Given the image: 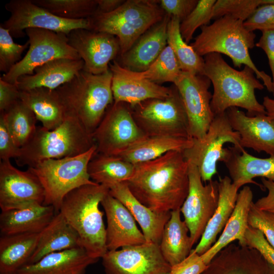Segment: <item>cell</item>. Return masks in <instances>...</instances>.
<instances>
[{
  "instance_id": "1",
  "label": "cell",
  "mask_w": 274,
  "mask_h": 274,
  "mask_svg": "<svg viewBox=\"0 0 274 274\" xmlns=\"http://www.w3.org/2000/svg\"><path fill=\"white\" fill-rule=\"evenodd\" d=\"M125 182L138 200L154 211L180 209L189 191L188 163L183 152L170 151L135 164L133 174Z\"/></svg>"
},
{
  "instance_id": "2",
  "label": "cell",
  "mask_w": 274,
  "mask_h": 274,
  "mask_svg": "<svg viewBox=\"0 0 274 274\" xmlns=\"http://www.w3.org/2000/svg\"><path fill=\"white\" fill-rule=\"evenodd\" d=\"M204 60V76L213 86L211 108L215 116L232 107L245 109L250 116L266 114L255 95V90H262L264 86L252 69L245 66L242 71H237L217 53L206 55Z\"/></svg>"
},
{
  "instance_id": "3",
  "label": "cell",
  "mask_w": 274,
  "mask_h": 274,
  "mask_svg": "<svg viewBox=\"0 0 274 274\" xmlns=\"http://www.w3.org/2000/svg\"><path fill=\"white\" fill-rule=\"evenodd\" d=\"M109 188L94 183L78 187L63 199L59 212L78 233L89 255L102 258L107 252L106 228L99 205Z\"/></svg>"
},
{
  "instance_id": "4",
  "label": "cell",
  "mask_w": 274,
  "mask_h": 274,
  "mask_svg": "<svg viewBox=\"0 0 274 274\" xmlns=\"http://www.w3.org/2000/svg\"><path fill=\"white\" fill-rule=\"evenodd\" d=\"M112 79L110 69L98 75L82 70L71 81L55 89L65 117L76 118L92 134L114 103Z\"/></svg>"
},
{
  "instance_id": "5",
  "label": "cell",
  "mask_w": 274,
  "mask_h": 274,
  "mask_svg": "<svg viewBox=\"0 0 274 274\" xmlns=\"http://www.w3.org/2000/svg\"><path fill=\"white\" fill-rule=\"evenodd\" d=\"M244 22L228 15L219 18L201 27L200 33L190 45L201 57L213 53L223 54L231 59L234 66H249L268 91L272 93V78L259 71L250 57L249 50L255 46L256 35L246 28Z\"/></svg>"
},
{
  "instance_id": "6",
  "label": "cell",
  "mask_w": 274,
  "mask_h": 274,
  "mask_svg": "<svg viewBox=\"0 0 274 274\" xmlns=\"http://www.w3.org/2000/svg\"><path fill=\"white\" fill-rule=\"evenodd\" d=\"M95 145L92 134L77 119L66 117L57 127L48 130L37 126L15 158L20 166H32L49 159H60L82 154Z\"/></svg>"
},
{
  "instance_id": "7",
  "label": "cell",
  "mask_w": 274,
  "mask_h": 274,
  "mask_svg": "<svg viewBox=\"0 0 274 274\" xmlns=\"http://www.w3.org/2000/svg\"><path fill=\"white\" fill-rule=\"evenodd\" d=\"M158 1L127 0L115 11L89 18L91 30L112 35L118 39L120 56L145 32L162 20L165 12Z\"/></svg>"
},
{
  "instance_id": "8",
  "label": "cell",
  "mask_w": 274,
  "mask_h": 274,
  "mask_svg": "<svg viewBox=\"0 0 274 274\" xmlns=\"http://www.w3.org/2000/svg\"><path fill=\"white\" fill-rule=\"evenodd\" d=\"M96 151L95 145L82 154L45 160L28 167L44 189L43 205L53 206L58 213L67 194L82 185L95 183L90 180L87 168Z\"/></svg>"
},
{
  "instance_id": "9",
  "label": "cell",
  "mask_w": 274,
  "mask_h": 274,
  "mask_svg": "<svg viewBox=\"0 0 274 274\" xmlns=\"http://www.w3.org/2000/svg\"><path fill=\"white\" fill-rule=\"evenodd\" d=\"M130 108L136 124L146 136L191 138L186 112L174 84L167 97L148 99Z\"/></svg>"
},
{
  "instance_id": "10",
  "label": "cell",
  "mask_w": 274,
  "mask_h": 274,
  "mask_svg": "<svg viewBox=\"0 0 274 274\" xmlns=\"http://www.w3.org/2000/svg\"><path fill=\"white\" fill-rule=\"evenodd\" d=\"M240 136L231 127L226 112L216 115L208 130L201 139H193L192 145L183 151L186 160L195 165L203 182H210L217 173V164L225 161L228 148L224 147L231 143L242 151Z\"/></svg>"
},
{
  "instance_id": "11",
  "label": "cell",
  "mask_w": 274,
  "mask_h": 274,
  "mask_svg": "<svg viewBox=\"0 0 274 274\" xmlns=\"http://www.w3.org/2000/svg\"><path fill=\"white\" fill-rule=\"evenodd\" d=\"M25 32L29 49L22 59L0 78L6 82L16 85L21 76L32 75L36 68L55 59H81L63 33L39 28H27Z\"/></svg>"
},
{
  "instance_id": "12",
  "label": "cell",
  "mask_w": 274,
  "mask_h": 274,
  "mask_svg": "<svg viewBox=\"0 0 274 274\" xmlns=\"http://www.w3.org/2000/svg\"><path fill=\"white\" fill-rule=\"evenodd\" d=\"M96 152L116 156L146 136L136 124L130 106L113 103L92 134Z\"/></svg>"
},
{
  "instance_id": "13",
  "label": "cell",
  "mask_w": 274,
  "mask_h": 274,
  "mask_svg": "<svg viewBox=\"0 0 274 274\" xmlns=\"http://www.w3.org/2000/svg\"><path fill=\"white\" fill-rule=\"evenodd\" d=\"M10 17L1 25L9 30L12 37H23L27 28H39L67 36L72 30H91L89 18L71 20L58 17L35 4L32 0H11L5 5Z\"/></svg>"
},
{
  "instance_id": "14",
  "label": "cell",
  "mask_w": 274,
  "mask_h": 274,
  "mask_svg": "<svg viewBox=\"0 0 274 274\" xmlns=\"http://www.w3.org/2000/svg\"><path fill=\"white\" fill-rule=\"evenodd\" d=\"M188 163L189 191L180 208L193 246L199 241L218 203V181L203 184L197 167Z\"/></svg>"
},
{
  "instance_id": "15",
  "label": "cell",
  "mask_w": 274,
  "mask_h": 274,
  "mask_svg": "<svg viewBox=\"0 0 274 274\" xmlns=\"http://www.w3.org/2000/svg\"><path fill=\"white\" fill-rule=\"evenodd\" d=\"M211 84L210 80L204 75L183 72L174 84L183 102L191 138H202L215 117L211 108Z\"/></svg>"
},
{
  "instance_id": "16",
  "label": "cell",
  "mask_w": 274,
  "mask_h": 274,
  "mask_svg": "<svg viewBox=\"0 0 274 274\" xmlns=\"http://www.w3.org/2000/svg\"><path fill=\"white\" fill-rule=\"evenodd\" d=\"M101 258L106 274H164L171 269L159 245L150 242L108 251Z\"/></svg>"
},
{
  "instance_id": "17",
  "label": "cell",
  "mask_w": 274,
  "mask_h": 274,
  "mask_svg": "<svg viewBox=\"0 0 274 274\" xmlns=\"http://www.w3.org/2000/svg\"><path fill=\"white\" fill-rule=\"evenodd\" d=\"M44 189L38 178L28 169L20 170L10 160L0 163V208L2 211L43 204Z\"/></svg>"
},
{
  "instance_id": "18",
  "label": "cell",
  "mask_w": 274,
  "mask_h": 274,
  "mask_svg": "<svg viewBox=\"0 0 274 274\" xmlns=\"http://www.w3.org/2000/svg\"><path fill=\"white\" fill-rule=\"evenodd\" d=\"M69 45L84 61L83 70L94 75L106 73L120 53L118 39L104 32L78 28L67 36Z\"/></svg>"
},
{
  "instance_id": "19",
  "label": "cell",
  "mask_w": 274,
  "mask_h": 274,
  "mask_svg": "<svg viewBox=\"0 0 274 274\" xmlns=\"http://www.w3.org/2000/svg\"><path fill=\"white\" fill-rule=\"evenodd\" d=\"M201 274H274V265L257 249L232 243L213 258Z\"/></svg>"
},
{
  "instance_id": "20",
  "label": "cell",
  "mask_w": 274,
  "mask_h": 274,
  "mask_svg": "<svg viewBox=\"0 0 274 274\" xmlns=\"http://www.w3.org/2000/svg\"><path fill=\"white\" fill-rule=\"evenodd\" d=\"M226 114L231 127L239 135L243 149L274 155L273 119L266 114L250 116L235 107L228 109Z\"/></svg>"
},
{
  "instance_id": "21",
  "label": "cell",
  "mask_w": 274,
  "mask_h": 274,
  "mask_svg": "<svg viewBox=\"0 0 274 274\" xmlns=\"http://www.w3.org/2000/svg\"><path fill=\"white\" fill-rule=\"evenodd\" d=\"M107 218L106 245L108 251L141 245L146 242L136 221L127 208L109 192L101 201Z\"/></svg>"
},
{
  "instance_id": "22",
  "label": "cell",
  "mask_w": 274,
  "mask_h": 274,
  "mask_svg": "<svg viewBox=\"0 0 274 274\" xmlns=\"http://www.w3.org/2000/svg\"><path fill=\"white\" fill-rule=\"evenodd\" d=\"M112 74V90L114 102H124L132 107L150 98H162L169 96L172 87H166L146 79L133 76L130 70L115 60L109 64Z\"/></svg>"
},
{
  "instance_id": "23",
  "label": "cell",
  "mask_w": 274,
  "mask_h": 274,
  "mask_svg": "<svg viewBox=\"0 0 274 274\" xmlns=\"http://www.w3.org/2000/svg\"><path fill=\"white\" fill-rule=\"evenodd\" d=\"M171 16L165 14L160 22L151 27L121 55L123 67L135 72L146 71L157 59L167 42V25Z\"/></svg>"
},
{
  "instance_id": "24",
  "label": "cell",
  "mask_w": 274,
  "mask_h": 274,
  "mask_svg": "<svg viewBox=\"0 0 274 274\" xmlns=\"http://www.w3.org/2000/svg\"><path fill=\"white\" fill-rule=\"evenodd\" d=\"M109 193L129 211L141 228L146 242L159 244L171 212L154 211L142 203L132 194L125 182L109 187Z\"/></svg>"
},
{
  "instance_id": "25",
  "label": "cell",
  "mask_w": 274,
  "mask_h": 274,
  "mask_svg": "<svg viewBox=\"0 0 274 274\" xmlns=\"http://www.w3.org/2000/svg\"><path fill=\"white\" fill-rule=\"evenodd\" d=\"M82 59L59 58L35 68L32 75L19 77L16 85L20 91L36 88L55 90L71 81L84 67Z\"/></svg>"
},
{
  "instance_id": "26",
  "label": "cell",
  "mask_w": 274,
  "mask_h": 274,
  "mask_svg": "<svg viewBox=\"0 0 274 274\" xmlns=\"http://www.w3.org/2000/svg\"><path fill=\"white\" fill-rule=\"evenodd\" d=\"M98 260L83 247H78L49 254L36 263L22 266L16 274H84Z\"/></svg>"
},
{
  "instance_id": "27",
  "label": "cell",
  "mask_w": 274,
  "mask_h": 274,
  "mask_svg": "<svg viewBox=\"0 0 274 274\" xmlns=\"http://www.w3.org/2000/svg\"><path fill=\"white\" fill-rule=\"evenodd\" d=\"M224 163L232 182L239 189L248 184H258L253 179L261 177L274 182V155L262 158L228 147Z\"/></svg>"
},
{
  "instance_id": "28",
  "label": "cell",
  "mask_w": 274,
  "mask_h": 274,
  "mask_svg": "<svg viewBox=\"0 0 274 274\" xmlns=\"http://www.w3.org/2000/svg\"><path fill=\"white\" fill-rule=\"evenodd\" d=\"M56 213L53 206L41 204L2 211L0 214L1 235L40 233L50 223Z\"/></svg>"
},
{
  "instance_id": "29",
  "label": "cell",
  "mask_w": 274,
  "mask_h": 274,
  "mask_svg": "<svg viewBox=\"0 0 274 274\" xmlns=\"http://www.w3.org/2000/svg\"><path fill=\"white\" fill-rule=\"evenodd\" d=\"M253 192L249 186L245 185L239 191L233 212L221 234L214 244L201 255L207 265L221 250L234 241L241 246H247L245 233L249 226L248 215L253 203Z\"/></svg>"
},
{
  "instance_id": "30",
  "label": "cell",
  "mask_w": 274,
  "mask_h": 274,
  "mask_svg": "<svg viewBox=\"0 0 274 274\" xmlns=\"http://www.w3.org/2000/svg\"><path fill=\"white\" fill-rule=\"evenodd\" d=\"M219 200L217 207L194 250L201 255L216 242L219 233L223 230L235 207L239 188L228 176L218 181Z\"/></svg>"
},
{
  "instance_id": "31",
  "label": "cell",
  "mask_w": 274,
  "mask_h": 274,
  "mask_svg": "<svg viewBox=\"0 0 274 274\" xmlns=\"http://www.w3.org/2000/svg\"><path fill=\"white\" fill-rule=\"evenodd\" d=\"M78 247H83L78 233L58 212L40 232L37 247L27 264L36 263L49 254Z\"/></svg>"
},
{
  "instance_id": "32",
  "label": "cell",
  "mask_w": 274,
  "mask_h": 274,
  "mask_svg": "<svg viewBox=\"0 0 274 274\" xmlns=\"http://www.w3.org/2000/svg\"><path fill=\"white\" fill-rule=\"evenodd\" d=\"M20 91V100L33 111L43 127L52 130L63 122L64 107L55 90L41 87Z\"/></svg>"
},
{
  "instance_id": "33",
  "label": "cell",
  "mask_w": 274,
  "mask_h": 274,
  "mask_svg": "<svg viewBox=\"0 0 274 274\" xmlns=\"http://www.w3.org/2000/svg\"><path fill=\"white\" fill-rule=\"evenodd\" d=\"M192 144V138L146 136L116 156L135 165L155 159L170 151L183 152Z\"/></svg>"
},
{
  "instance_id": "34",
  "label": "cell",
  "mask_w": 274,
  "mask_h": 274,
  "mask_svg": "<svg viewBox=\"0 0 274 274\" xmlns=\"http://www.w3.org/2000/svg\"><path fill=\"white\" fill-rule=\"evenodd\" d=\"M40 233L1 235L0 274H16L26 265L37 247Z\"/></svg>"
},
{
  "instance_id": "35",
  "label": "cell",
  "mask_w": 274,
  "mask_h": 274,
  "mask_svg": "<svg viewBox=\"0 0 274 274\" xmlns=\"http://www.w3.org/2000/svg\"><path fill=\"white\" fill-rule=\"evenodd\" d=\"M159 247L163 257L171 267L185 259L192 250L189 229L181 218L180 209L171 211Z\"/></svg>"
},
{
  "instance_id": "36",
  "label": "cell",
  "mask_w": 274,
  "mask_h": 274,
  "mask_svg": "<svg viewBox=\"0 0 274 274\" xmlns=\"http://www.w3.org/2000/svg\"><path fill=\"white\" fill-rule=\"evenodd\" d=\"M135 165L117 156L97 153L88 165V173L93 181L109 187L125 182L131 177Z\"/></svg>"
},
{
  "instance_id": "37",
  "label": "cell",
  "mask_w": 274,
  "mask_h": 274,
  "mask_svg": "<svg viewBox=\"0 0 274 274\" xmlns=\"http://www.w3.org/2000/svg\"><path fill=\"white\" fill-rule=\"evenodd\" d=\"M181 21L171 17L167 25V42L173 49L183 72L204 75V60L185 42L180 30Z\"/></svg>"
},
{
  "instance_id": "38",
  "label": "cell",
  "mask_w": 274,
  "mask_h": 274,
  "mask_svg": "<svg viewBox=\"0 0 274 274\" xmlns=\"http://www.w3.org/2000/svg\"><path fill=\"white\" fill-rule=\"evenodd\" d=\"M3 112L9 130L19 148L28 141L36 128L37 117L20 99Z\"/></svg>"
},
{
  "instance_id": "39",
  "label": "cell",
  "mask_w": 274,
  "mask_h": 274,
  "mask_svg": "<svg viewBox=\"0 0 274 274\" xmlns=\"http://www.w3.org/2000/svg\"><path fill=\"white\" fill-rule=\"evenodd\" d=\"M130 72L136 78L159 85L167 82L175 84L182 73L178 59L168 45L146 71L142 72Z\"/></svg>"
},
{
  "instance_id": "40",
  "label": "cell",
  "mask_w": 274,
  "mask_h": 274,
  "mask_svg": "<svg viewBox=\"0 0 274 274\" xmlns=\"http://www.w3.org/2000/svg\"><path fill=\"white\" fill-rule=\"evenodd\" d=\"M53 14L65 19L80 20L92 17L97 9L96 0H32Z\"/></svg>"
},
{
  "instance_id": "41",
  "label": "cell",
  "mask_w": 274,
  "mask_h": 274,
  "mask_svg": "<svg viewBox=\"0 0 274 274\" xmlns=\"http://www.w3.org/2000/svg\"><path fill=\"white\" fill-rule=\"evenodd\" d=\"M216 0H199L192 11L180 23V30L182 38L188 44L195 30L199 27L208 25L212 19L213 6Z\"/></svg>"
},
{
  "instance_id": "42",
  "label": "cell",
  "mask_w": 274,
  "mask_h": 274,
  "mask_svg": "<svg viewBox=\"0 0 274 274\" xmlns=\"http://www.w3.org/2000/svg\"><path fill=\"white\" fill-rule=\"evenodd\" d=\"M261 5L262 0H217L213 6L212 19L228 15L245 21Z\"/></svg>"
},
{
  "instance_id": "43",
  "label": "cell",
  "mask_w": 274,
  "mask_h": 274,
  "mask_svg": "<svg viewBox=\"0 0 274 274\" xmlns=\"http://www.w3.org/2000/svg\"><path fill=\"white\" fill-rule=\"evenodd\" d=\"M27 41L24 44L15 43L8 29L0 26V71L7 73L21 60L23 51L29 47Z\"/></svg>"
},
{
  "instance_id": "44",
  "label": "cell",
  "mask_w": 274,
  "mask_h": 274,
  "mask_svg": "<svg viewBox=\"0 0 274 274\" xmlns=\"http://www.w3.org/2000/svg\"><path fill=\"white\" fill-rule=\"evenodd\" d=\"M249 226L260 230L274 249V214L256 208L254 202L248 215Z\"/></svg>"
},
{
  "instance_id": "45",
  "label": "cell",
  "mask_w": 274,
  "mask_h": 274,
  "mask_svg": "<svg viewBox=\"0 0 274 274\" xmlns=\"http://www.w3.org/2000/svg\"><path fill=\"white\" fill-rule=\"evenodd\" d=\"M244 24L250 31L274 30V4L260 6Z\"/></svg>"
},
{
  "instance_id": "46",
  "label": "cell",
  "mask_w": 274,
  "mask_h": 274,
  "mask_svg": "<svg viewBox=\"0 0 274 274\" xmlns=\"http://www.w3.org/2000/svg\"><path fill=\"white\" fill-rule=\"evenodd\" d=\"M245 239L247 246L257 249L274 265V249L267 242L262 231L249 226L245 233Z\"/></svg>"
},
{
  "instance_id": "47",
  "label": "cell",
  "mask_w": 274,
  "mask_h": 274,
  "mask_svg": "<svg viewBox=\"0 0 274 274\" xmlns=\"http://www.w3.org/2000/svg\"><path fill=\"white\" fill-rule=\"evenodd\" d=\"M20 148L15 144L3 112L0 113V158L1 160L16 158Z\"/></svg>"
},
{
  "instance_id": "48",
  "label": "cell",
  "mask_w": 274,
  "mask_h": 274,
  "mask_svg": "<svg viewBox=\"0 0 274 274\" xmlns=\"http://www.w3.org/2000/svg\"><path fill=\"white\" fill-rule=\"evenodd\" d=\"M207 267L201 256L192 249L185 259L171 267L170 274H201Z\"/></svg>"
},
{
  "instance_id": "49",
  "label": "cell",
  "mask_w": 274,
  "mask_h": 274,
  "mask_svg": "<svg viewBox=\"0 0 274 274\" xmlns=\"http://www.w3.org/2000/svg\"><path fill=\"white\" fill-rule=\"evenodd\" d=\"M160 7L171 17L183 20L195 8L198 0H161Z\"/></svg>"
},
{
  "instance_id": "50",
  "label": "cell",
  "mask_w": 274,
  "mask_h": 274,
  "mask_svg": "<svg viewBox=\"0 0 274 274\" xmlns=\"http://www.w3.org/2000/svg\"><path fill=\"white\" fill-rule=\"evenodd\" d=\"M20 92L15 84L6 82L0 78V111H6L20 99Z\"/></svg>"
},
{
  "instance_id": "51",
  "label": "cell",
  "mask_w": 274,
  "mask_h": 274,
  "mask_svg": "<svg viewBox=\"0 0 274 274\" xmlns=\"http://www.w3.org/2000/svg\"><path fill=\"white\" fill-rule=\"evenodd\" d=\"M255 46L262 49L267 57L272 74L274 98V30L262 31V35Z\"/></svg>"
},
{
  "instance_id": "52",
  "label": "cell",
  "mask_w": 274,
  "mask_h": 274,
  "mask_svg": "<svg viewBox=\"0 0 274 274\" xmlns=\"http://www.w3.org/2000/svg\"><path fill=\"white\" fill-rule=\"evenodd\" d=\"M261 182L267 194L259 198L254 204L260 210L274 214V182L265 178H262Z\"/></svg>"
},
{
  "instance_id": "53",
  "label": "cell",
  "mask_w": 274,
  "mask_h": 274,
  "mask_svg": "<svg viewBox=\"0 0 274 274\" xmlns=\"http://www.w3.org/2000/svg\"><path fill=\"white\" fill-rule=\"evenodd\" d=\"M96 1L97 3V9L95 14L110 13L118 8L125 1L123 0Z\"/></svg>"
},
{
  "instance_id": "54",
  "label": "cell",
  "mask_w": 274,
  "mask_h": 274,
  "mask_svg": "<svg viewBox=\"0 0 274 274\" xmlns=\"http://www.w3.org/2000/svg\"><path fill=\"white\" fill-rule=\"evenodd\" d=\"M262 104L265 108L266 115L274 119V98L268 96H264Z\"/></svg>"
},
{
  "instance_id": "55",
  "label": "cell",
  "mask_w": 274,
  "mask_h": 274,
  "mask_svg": "<svg viewBox=\"0 0 274 274\" xmlns=\"http://www.w3.org/2000/svg\"><path fill=\"white\" fill-rule=\"evenodd\" d=\"M164 274H170V272H167V273H164Z\"/></svg>"
}]
</instances>
